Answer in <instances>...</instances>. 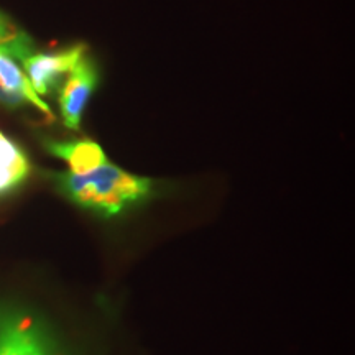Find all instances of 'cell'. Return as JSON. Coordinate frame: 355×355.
Returning <instances> with one entry per match:
<instances>
[{"label": "cell", "mask_w": 355, "mask_h": 355, "mask_svg": "<svg viewBox=\"0 0 355 355\" xmlns=\"http://www.w3.org/2000/svg\"><path fill=\"white\" fill-rule=\"evenodd\" d=\"M58 183L74 204L104 217L117 216L144 202L153 191L152 180L109 162L84 175L64 173L58 176Z\"/></svg>", "instance_id": "6da1fadb"}, {"label": "cell", "mask_w": 355, "mask_h": 355, "mask_svg": "<svg viewBox=\"0 0 355 355\" xmlns=\"http://www.w3.org/2000/svg\"><path fill=\"white\" fill-rule=\"evenodd\" d=\"M84 53V44H74L58 51H37L32 48L20 58L19 63L35 92L43 99V96H50L63 84L66 76L83 60Z\"/></svg>", "instance_id": "7a4b0ae2"}, {"label": "cell", "mask_w": 355, "mask_h": 355, "mask_svg": "<svg viewBox=\"0 0 355 355\" xmlns=\"http://www.w3.org/2000/svg\"><path fill=\"white\" fill-rule=\"evenodd\" d=\"M50 343L32 316L0 306V355H53Z\"/></svg>", "instance_id": "3957f363"}, {"label": "cell", "mask_w": 355, "mask_h": 355, "mask_svg": "<svg viewBox=\"0 0 355 355\" xmlns=\"http://www.w3.org/2000/svg\"><path fill=\"white\" fill-rule=\"evenodd\" d=\"M99 73L89 58H83L74 69L66 76L60 89V110L64 127L69 130L81 128L83 112L89 99L94 94Z\"/></svg>", "instance_id": "277c9868"}, {"label": "cell", "mask_w": 355, "mask_h": 355, "mask_svg": "<svg viewBox=\"0 0 355 355\" xmlns=\"http://www.w3.org/2000/svg\"><path fill=\"white\" fill-rule=\"evenodd\" d=\"M0 104L12 109L32 105L48 119H53L51 107L35 92L21 66L2 50H0Z\"/></svg>", "instance_id": "5b68a950"}, {"label": "cell", "mask_w": 355, "mask_h": 355, "mask_svg": "<svg viewBox=\"0 0 355 355\" xmlns=\"http://www.w3.org/2000/svg\"><path fill=\"white\" fill-rule=\"evenodd\" d=\"M46 148L68 165L69 173L84 175L107 163L104 150L96 141L83 139L71 141H48Z\"/></svg>", "instance_id": "8992f818"}, {"label": "cell", "mask_w": 355, "mask_h": 355, "mask_svg": "<svg viewBox=\"0 0 355 355\" xmlns=\"http://www.w3.org/2000/svg\"><path fill=\"white\" fill-rule=\"evenodd\" d=\"M30 170L28 157L20 145L0 130V196L19 188L28 178Z\"/></svg>", "instance_id": "52a82bcc"}, {"label": "cell", "mask_w": 355, "mask_h": 355, "mask_svg": "<svg viewBox=\"0 0 355 355\" xmlns=\"http://www.w3.org/2000/svg\"><path fill=\"white\" fill-rule=\"evenodd\" d=\"M24 33L3 12H0V46H6Z\"/></svg>", "instance_id": "ba28073f"}]
</instances>
